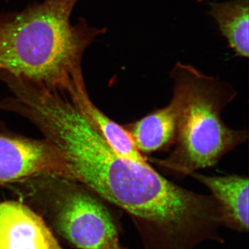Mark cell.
Wrapping results in <instances>:
<instances>
[{"mask_svg": "<svg viewBox=\"0 0 249 249\" xmlns=\"http://www.w3.org/2000/svg\"><path fill=\"white\" fill-rule=\"evenodd\" d=\"M191 177L207 187L217 201L221 222L238 232L249 231V178L239 175L209 176L193 173Z\"/></svg>", "mask_w": 249, "mask_h": 249, "instance_id": "8992f818", "label": "cell"}, {"mask_svg": "<svg viewBox=\"0 0 249 249\" xmlns=\"http://www.w3.org/2000/svg\"><path fill=\"white\" fill-rule=\"evenodd\" d=\"M172 99L178 108L175 147L154 163L182 175L217 164L228 152L247 141L244 130L228 127L222 111L236 96L230 85L178 62L171 71Z\"/></svg>", "mask_w": 249, "mask_h": 249, "instance_id": "7a4b0ae2", "label": "cell"}, {"mask_svg": "<svg viewBox=\"0 0 249 249\" xmlns=\"http://www.w3.org/2000/svg\"><path fill=\"white\" fill-rule=\"evenodd\" d=\"M197 1H199V2H201V1H207V0H197Z\"/></svg>", "mask_w": 249, "mask_h": 249, "instance_id": "30bf717a", "label": "cell"}, {"mask_svg": "<svg viewBox=\"0 0 249 249\" xmlns=\"http://www.w3.org/2000/svg\"><path fill=\"white\" fill-rule=\"evenodd\" d=\"M0 249H64L37 213L22 202H0Z\"/></svg>", "mask_w": 249, "mask_h": 249, "instance_id": "5b68a950", "label": "cell"}, {"mask_svg": "<svg viewBox=\"0 0 249 249\" xmlns=\"http://www.w3.org/2000/svg\"><path fill=\"white\" fill-rule=\"evenodd\" d=\"M66 93L88 122L101 134L114 152L130 160L147 162L142 154L137 150L124 126L111 120L93 104L87 92L85 83H80L67 90Z\"/></svg>", "mask_w": 249, "mask_h": 249, "instance_id": "52a82bcc", "label": "cell"}, {"mask_svg": "<svg viewBox=\"0 0 249 249\" xmlns=\"http://www.w3.org/2000/svg\"><path fill=\"white\" fill-rule=\"evenodd\" d=\"M178 108L173 99L133 123L124 124L134 145L141 153L150 154L163 150L175 142Z\"/></svg>", "mask_w": 249, "mask_h": 249, "instance_id": "ba28073f", "label": "cell"}, {"mask_svg": "<svg viewBox=\"0 0 249 249\" xmlns=\"http://www.w3.org/2000/svg\"><path fill=\"white\" fill-rule=\"evenodd\" d=\"M78 0H44L0 15V74L66 91L84 81L85 50L106 29L71 22Z\"/></svg>", "mask_w": 249, "mask_h": 249, "instance_id": "6da1fadb", "label": "cell"}, {"mask_svg": "<svg viewBox=\"0 0 249 249\" xmlns=\"http://www.w3.org/2000/svg\"><path fill=\"white\" fill-rule=\"evenodd\" d=\"M31 197L50 216L55 230L80 249H124L112 214L84 185L55 175L29 178Z\"/></svg>", "mask_w": 249, "mask_h": 249, "instance_id": "3957f363", "label": "cell"}, {"mask_svg": "<svg viewBox=\"0 0 249 249\" xmlns=\"http://www.w3.org/2000/svg\"><path fill=\"white\" fill-rule=\"evenodd\" d=\"M209 14L217 22L229 47L238 56L248 58L249 0L212 3Z\"/></svg>", "mask_w": 249, "mask_h": 249, "instance_id": "9c48e42d", "label": "cell"}, {"mask_svg": "<svg viewBox=\"0 0 249 249\" xmlns=\"http://www.w3.org/2000/svg\"><path fill=\"white\" fill-rule=\"evenodd\" d=\"M42 175L74 180L65 152L48 139L0 133V185L20 182Z\"/></svg>", "mask_w": 249, "mask_h": 249, "instance_id": "277c9868", "label": "cell"}]
</instances>
